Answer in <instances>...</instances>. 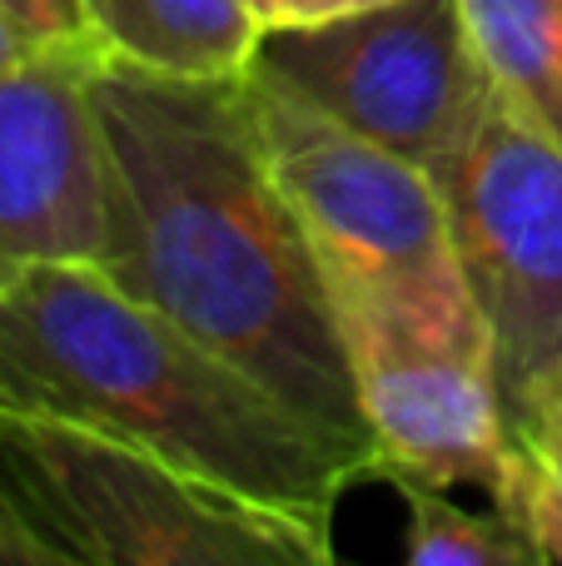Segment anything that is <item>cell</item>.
Masks as SVG:
<instances>
[{
    "label": "cell",
    "mask_w": 562,
    "mask_h": 566,
    "mask_svg": "<svg viewBox=\"0 0 562 566\" xmlns=\"http://www.w3.org/2000/svg\"><path fill=\"white\" fill-rule=\"evenodd\" d=\"M95 115L105 145L100 269L364 452L378 478L324 269L269 169L239 75L179 80L105 55Z\"/></svg>",
    "instance_id": "obj_1"
},
{
    "label": "cell",
    "mask_w": 562,
    "mask_h": 566,
    "mask_svg": "<svg viewBox=\"0 0 562 566\" xmlns=\"http://www.w3.org/2000/svg\"><path fill=\"white\" fill-rule=\"evenodd\" d=\"M0 408L85 422L319 532L374 478L364 452L85 259L0 279Z\"/></svg>",
    "instance_id": "obj_2"
},
{
    "label": "cell",
    "mask_w": 562,
    "mask_h": 566,
    "mask_svg": "<svg viewBox=\"0 0 562 566\" xmlns=\"http://www.w3.org/2000/svg\"><path fill=\"white\" fill-rule=\"evenodd\" d=\"M269 169L309 234L344 333H394L493 363L428 165L319 115L279 80L239 75Z\"/></svg>",
    "instance_id": "obj_3"
},
{
    "label": "cell",
    "mask_w": 562,
    "mask_h": 566,
    "mask_svg": "<svg viewBox=\"0 0 562 566\" xmlns=\"http://www.w3.org/2000/svg\"><path fill=\"white\" fill-rule=\"evenodd\" d=\"M0 472L65 566H324L329 532L55 412L0 408Z\"/></svg>",
    "instance_id": "obj_4"
},
{
    "label": "cell",
    "mask_w": 562,
    "mask_h": 566,
    "mask_svg": "<svg viewBox=\"0 0 562 566\" xmlns=\"http://www.w3.org/2000/svg\"><path fill=\"white\" fill-rule=\"evenodd\" d=\"M428 169L488 323L503 412L518 422L562 388V139L493 90Z\"/></svg>",
    "instance_id": "obj_5"
},
{
    "label": "cell",
    "mask_w": 562,
    "mask_h": 566,
    "mask_svg": "<svg viewBox=\"0 0 562 566\" xmlns=\"http://www.w3.org/2000/svg\"><path fill=\"white\" fill-rule=\"evenodd\" d=\"M249 70L418 165L444 159L493 95L458 0H388L264 30Z\"/></svg>",
    "instance_id": "obj_6"
},
{
    "label": "cell",
    "mask_w": 562,
    "mask_h": 566,
    "mask_svg": "<svg viewBox=\"0 0 562 566\" xmlns=\"http://www.w3.org/2000/svg\"><path fill=\"white\" fill-rule=\"evenodd\" d=\"M100 60V40H75L0 70V279L20 264L105 254Z\"/></svg>",
    "instance_id": "obj_7"
},
{
    "label": "cell",
    "mask_w": 562,
    "mask_h": 566,
    "mask_svg": "<svg viewBox=\"0 0 562 566\" xmlns=\"http://www.w3.org/2000/svg\"><path fill=\"white\" fill-rule=\"evenodd\" d=\"M354 392L388 482H493L508 412L493 363L394 333H344Z\"/></svg>",
    "instance_id": "obj_8"
},
{
    "label": "cell",
    "mask_w": 562,
    "mask_h": 566,
    "mask_svg": "<svg viewBox=\"0 0 562 566\" xmlns=\"http://www.w3.org/2000/svg\"><path fill=\"white\" fill-rule=\"evenodd\" d=\"M90 35L125 65L179 80H235L264 40L254 0H85Z\"/></svg>",
    "instance_id": "obj_9"
},
{
    "label": "cell",
    "mask_w": 562,
    "mask_h": 566,
    "mask_svg": "<svg viewBox=\"0 0 562 566\" xmlns=\"http://www.w3.org/2000/svg\"><path fill=\"white\" fill-rule=\"evenodd\" d=\"M493 90L562 139V0H458Z\"/></svg>",
    "instance_id": "obj_10"
},
{
    "label": "cell",
    "mask_w": 562,
    "mask_h": 566,
    "mask_svg": "<svg viewBox=\"0 0 562 566\" xmlns=\"http://www.w3.org/2000/svg\"><path fill=\"white\" fill-rule=\"evenodd\" d=\"M394 488L408 502L404 557L414 566H538L528 542L498 512L478 517L428 482H394Z\"/></svg>",
    "instance_id": "obj_11"
},
{
    "label": "cell",
    "mask_w": 562,
    "mask_h": 566,
    "mask_svg": "<svg viewBox=\"0 0 562 566\" xmlns=\"http://www.w3.org/2000/svg\"><path fill=\"white\" fill-rule=\"evenodd\" d=\"M488 492L493 512L528 542L538 566H562V462L553 452L508 428V452Z\"/></svg>",
    "instance_id": "obj_12"
},
{
    "label": "cell",
    "mask_w": 562,
    "mask_h": 566,
    "mask_svg": "<svg viewBox=\"0 0 562 566\" xmlns=\"http://www.w3.org/2000/svg\"><path fill=\"white\" fill-rule=\"evenodd\" d=\"M10 20L25 30L40 45H75V40H95L90 35V15L85 0H0Z\"/></svg>",
    "instance_id": "obj_13"
},
{
    "label": "cell",
    "mask_w": 562,
    "mask_h": 566,
    "mask_svg": "<svg viewBox=\"0 0 562 566\" xmlns=\"http://www.w3.org/2000/svg\"><path fill=\"white\" fill-rule=\"evenodd\" d=\"M0 566H65L60 552L40 537L30 512L20 507V497L6 482V472H0Z\"/></svg>",
    "instance_id": "obj_14"
},
{
    "label": "cell",
    "mask_w": 562,
    "mask_h": 566,
    "mask_svg": "<svg viewBox=\"0 0 562 566\" xmlns=\"http://www.w3.org/2000/svg\"><path fill=\"white\" fill-rule=\"evenodd\" d=\"M368 6H388V0H264L259 15H264V30H279V25H314V20H334Z\"/></svg>",
    "instance_id": "obj_15"
},
{
    "label": "cell",
    "mask_w": 562,
    "mask_h": 566,
    "mask_svg": "<svg viewBox=\"0 0 562 566\" xmlns=\"http://www.w3.org/2000/svg\"><path fill=\"white\" fill-rule=\"evenodd\" d=\"M513 432H528L533 442H543L548 452L562 462V388L558 392H548L543 402H538L528 418H518V422H508Z\"/></svg>",
    "instance_id": "obj_16"
},
{
    "label": "cell",
    "mask_w": 562,
    "mask_h": 566,
    "mask_svg": "<svg viewBox=\"0 0 562 566\" xmlns=\"http://www.w3.org/2000/svg\"><path fill=\"white\" fill-rule=\"evenodd\" d=\"M40 50V40H30L25 30L15 25V20L0 10V70H10V65H20L25 55H35Z\"/></svg>",
    "instance_id": "obj_17"
},
{
    "label": "cell",
    "mask_w": 562,
    "mask_h": 566,
    "mask_svg": "<svg viewBox=\"0 0 562 566\" xmlns=\"http://www.w3.org/2000/svg\"><path fill=\"white\" fill-rule=\"evenodd\" d=\"M254 6H264V0H254ZM259 20H264V15H259Z\"/></svg>",
    "instance_id": "obj_18"
}]
</instances>
